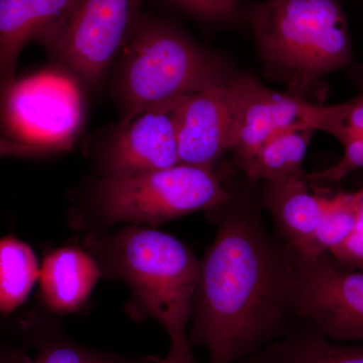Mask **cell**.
Segmentation results:
<instances>
[{
	"label": "cell",
	"instance_id": "1",
	"mask_svg": "<svg viewBox=\"0 0 363 363\" xmlns=\"http://www.w3.org/2000/svg\"><path fill=\"white\" fill-rule=\"evenodd\" d=\"M209 213L217 231L199 259L189 340L209 363H236L290 329L288 253L252 205L233 197Z\"/></svg>",
	"mask_w": 363,
	"mask_h": 363
},
{
	"label": "cell",
	"instance_id": "2",
	"mask_svg": "<svg viewBox=\"0 0 363 363\" xmlns=\"http://www.w3.org/2000/svg\"><path fill=\"white\" fill-rule=\"evenodd\" d=\"M81 247L92 255L101 278L118 281L130 291L125 304L138 322H157L174 344L190 342L199 259L172 234L156 227L123 225L83 233Z\"/></svg>",
	"mask_w": 363,
	"mask_h": 363
},
{
	"label": "cell",
	"instance_id": "3",
	"mask_svg": "<svg viewBox=\"0 0 363 363\" xmlns=\"http://www.w3.org/2000/svg\"><path fill=\"white\" fill-rule=\"evenodd\" d=\"M233 198L212 169L178 164L126 178L93 177L70 193L68 222L82 233L123 225L157 227Z\"/></svg>",
	"mask_w": 363,
	"mask_h": 363
},
{
	"label": "cell",
	"instance_id": "4",
	"mask_svg": "<svg viewBox=\"0 0 363 363\" xmlns=\"http://www.w3.org/2000/svg\"><path fill=\"white\" fill-rule=\"evenodd\" d=\"M247 18L267 75L306 99L328 74L352 63L347 18L340 0H266Z\"/></svg>",
	"mask_w": 363,
	"mask_h": 363
},
{
	"label": "cell",
	"instance_id": "5",
	"mask_svg": "<svg viewBox=\"0 0 363 363\" xmlns=\"http://www.w3.org/2000/svg\"><path fill=\"white\" fill-rule=\"evenodd\" d=\"M233 75L175 23L143 14L111 71L118 123L155 105L224 84Z\"/></svg>",
	"mask_w": 363,
	"mask_h": 363
},
{
	"label": "cell",
	"instance_id": "6",
	"mask_svg": "<svg viewBox=\"0 0 363 363\" xmlns=\"http://www.w3.org/2000/svg\"><path fill=\"white\" fill-rule=\"evenodd\" d=\"M143 6V0H77L35 40L81 88L95 90L135 32Z\"/></svg>",
	"mask_w": 363,
	"mask_h": 363
},
{
	"label": "cell",
	"instance_id": "7",
	"mask_svg": "<svg viewBox=\"0 0 363 363\" xmlns=\"http://www.w3.org/2000/svg\"><path fill=\"white\" fill-rule=\"evenodd\" d=\"M291 317L336 341H363V272L346 271L329 253L304 255L286 247Z\"/></svg>",
	"mask_w": 363,
	"mask_h": 363
},
{
	"label": "cell",
	"instance_id": "8",
	"mask_svg": "<svg viewBox=\"0 0 363 363\" xmlns=\"http://www.w3.org/2000/svg\"><path fill=\"white\" fill-rule=\"evenodd\" d=\"M183 97L117 121L87 145L85 155L96 177L126 178L181 164L178 117Z\"/></svg>",
	"mask_w": 363,
	"mask_h": 363
},
{
	"label": "cell",
	"instance_id": "9",
	"mask_svg": "<svg viewBox=\"0 0 363 363\" xmlns=\"http://www.w3.org/2000/svg\"><path fill=\"white\" fill-rule=\"evenodd\" d=\"M80 88L59 68L16 81L0 99L2 118L16 140L70 150L84 114Z\"/></svg>",
	"mask_w": 363,
	"mask_h": 363
},
{
	"label": "cell",
	"instance_id": "10",
	"mask_svg": "<svg viewBox=\"0 0 363 363\" xmlns=\"http://www.w3.org/2000/svg\"><path fill=\"white\" fill-rule=\"evenodd\" d=\"M253 79L235 74L224 84L183 97L178 117L182 164L214 171L222 155L233 150Z\"/></svg>",
	"mask_w": 363,
	"mask_h": 363
},
{
	"label": "cell",
	"instance_id": "11",
	"mask_svg": "<svg viewBox=\"0 0 363 363\" xmlns=\"http://www.w3.org/2000/svg\"><path fill=\"white\" fill-rule=\"evenodd\" d=\"M326 106L313 104L294 95L269 89L253 79L241 114L238 140L233 152L245 169L272 136L296 124L318 130Z\"/></svg>",
	"mask_w": 363,
	"mask_h": 363
},
{
	"label": "cell",
	"instance_id": "12",
	"mask_svg": "<svg viewBox=\"0 0 363 363\" xmlns=\"http://www.w3.org/2000/svg\"><path fill=\"white\" fill-rule=\"evenodd\" d=\"M101 278L97 262L82 247L55 248L40 267V306L62 317L77 314L86 307Z\"/></svg>",
	"mask_w": 363,
	"mask_h": 363
},
{
	"label": "cell",
	"instance_id": "13",
	"mask_svg": "<svg viewBox=\"0 0 363 363\" xmlns=\"http://www.w3.org/2000/svg\"><path fill=\"white\" fill-rule=\"evenodd\" d=\"M330 197L312 192L305 177L264 182L262 207L294 252L313 255L315 234Z\"/></svg>",
	"mask_w": 363,
	"mask_h": 363
},
{
	"label": "cell",
	"instance_id": "14",
	"mask_svg": "<svg viewBox=\"0 0 363 363\" xmlns=\"http://www.w3.org/2000/svg\"><path fill=\"white\" fill-rule=\"evenodd\" d=\"M28 344L35 350L30 363H154L157 357H131L89 347L67 333L59 317L40 306L21 321Z\"/></svg>",
	"mask_w": 363,
	"mask_h": 363
},
{
	"label": "cell",
	"instance_id": "15",
	"mask_svg": "<svg viewBox=\"0 0 363 363\" xmlns=\"http://www.w3.org/2000/svg\"><path fill=\"white\" fill-rule=\"evenodd\" d=\"M247 363H363V345H341L310 326L267 344Z\"/></svg>",
	"mask_w": 363,
	"mask_h": 363
},
{
	"label": "cell",
	"instance_id": "16",
	"mask_svg": "<svg viewBox=\"0 0 363 363\" xmlns=\"http://www.w3.org/2000/svg\"><path fill=\"white\" fill-rule=\"evenodd\" d=\"M315 131L303 123L279 131L260 147L243 169L245 175L255 182L305 177L303 162Z\"/></svg>",
	"mask_w": 363,
	"mask_h": 363
},
{
	"label": "cell",
	"instance_id": "17",
	"mask_svg": "<svg viewBox=\"0 0 363 363\" xmlns=\"http://www.w3.org/2000/svg\"><path fill=\"white\" fill-rule=\"evenodd\" d=\"M33 1L0 0V99L16 82L21 52L42 33Z\"/></svg>",
	"mask_w": 363,
	"mask_h": 363
},
{
	"label": "cell",
	"instance_id": "18",
	"mask_svg": "<svg viewBox=\"0 0 363 363\" xmlns=\"http://www.w3.org/2000/svg\"><path fill=\"white\" fill-rule=\"evenodd\" d=\"M40 264L28 243L14 236L0 238V313L21 307L39 281Z\"/></svg>",
	"mask_w": 363,
	"mask_h": 363
},
{
	"label": "cell",
	"instance_id": "19",
	"mask_svg": "<svg viewBox=\"0 0 363 363\" xmlns=\"http://www.w3.org/2000/svg\"><path fill=\"white\" fill-rule=\"evenodd\" d=\"M359 206L358 191L330 197L315 234L313 255L328 253L350 235L357 224Z\"/></svg>",
	"mask_w": 363,
	"mask_h": 363
},
{
	"label": "cell",
	"instance_id": "20",
	"mask_svg": "<svg viewBox=\"0 0 363 363\" xmlns=\"http://www.w3.org/2000/svg\"><path fill=\"white\" fill-rule=\"evenodd\" d=\"M326 133L337 138L342 145L343 156L339 162L323 171L306 174V180L312 183H336L344 180L353 172L363 169V136L340 126H333Z\"/></svg>",
	"mask_w": 363,
	"mask_h": 363
},
{
	"label": "cell",
	"instance_id": "21",
	"mask_svg": "<svg viewBox=\"0 0 363 363\" xmlns=\"http://www.w3.org/2000/svg\"><path fill=\"white\" fill-rule=\"evenodd\" d=\"M184 13L208 23L233 21L240 11V0H168Z\"/></svg>",
	"mask_w": 363,
	"mask_h": 363
},
{
	"label": "cell",
	"instance_id": "22",
	"mask_svg": "<svg viewBox=\"0 0 363 363\" xmlns=\"http://www.w3.org/2000/svg\"><path fill=\"white\" fill-rule=\"evenodd\" d=\"M358 192L360 206L357 224L350 235L328 252L334 264L346 271L363 272V187Z\"/></svg>",
	"mask_w": 363,
	"mask_h": 363
},
{
	"label": "cell",
	"instance_id": "23",
	"mask_svg": "<svg viewBox=\"0 0 363 363\" xmlns=\"http://www.w3.org/2000/svg\"><path fill=\"white\" fill-rule=\"evenodd\" d=\"M333 126H340L363 136V97L357 96L346 104L334 105L333 114L322 131L326 133Z\"/></svg>",
	"mask_w": 363,
	"mask_h": 363
},
{
	"label": "cell",
	"instance_id": "24",
	"mask_svg": "<svg viewBox=\"0 0 363 363\" xmlns=\"http://www.w3.org/2000/svg\"><path fill=\"white\" fill-rule=\"evenodd\" d=\"M64 152L66 150L55 145L20 142L0 135V159L9 157L42 159Z\"/></svg>",
	"mask_w": 363,
	"mask_h": 363
},
{
	"label": "cell",
	"instance_id": "25",
	"mask_svg": "<svg viewBox=\"0 0 363 363\" xmlns=\"http://www.w3.org/2000/svg\"><path fill=\"white\" fill-rule=\"evenodd\" d=\"M154 363H200L193 353L190 342L171 344L168 354Z\"/></svg>",
	"mask_w": 363,
	"mask_h": 363
},
{
	"label": "cell",
	"instance_id": "26",
	"mask_svg": "<svg viewBox=\"0 0 363 363\" xmlns=\"http://www.w3.org/2000/svg\"><path fill=\"white\" fill-rule=\"evenodd\" d=\"M30 360L26 348L0 341V363H30Z\"/></svg>",
	"mask_w": 363,
	"mask_h": 363
},
{
	"label": "cell",
	"instance_id": "27",
	"mask_svg": "<svg viewBox=\"0 0 363 363\" xmlns=\"http://www.w3.org/2000/svg\"><path fill=\"white\" fill-rule=\"evenodd\" d=\"M351 76H352L353 81H354L358 90H359V95L358 96L363 97V59L358 65L352 69Z\"/></svg>",
	"mask_w": 363,
	"mask_h": 363
}]
</instances>
